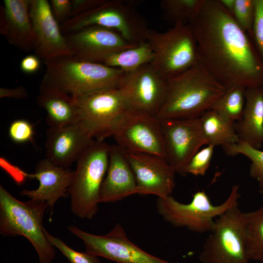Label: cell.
<instances>
[{"label":"cell","mask_w":263,"mask_h":263,"mask_svg":"<svg viewBox=\"0 0 263 263\" xmlns=\"http://www.w3.org/2000/svg\"><path fill=\"white\" fill-rule=\"evenodd\" d=\"M199 61L226 88L263 85V64L245 32L219 0H203L188 23Z\"/></svg>","instance_id":"obj_1"},{"label":"cell","mask_w":263,"mask_h":263,"mask_svg":"<svg viewBox=\"0 0 263 263\" xmlns=\"http://www.w3.org/2000/svg\"><path fill=\"white\" fill-rule=\"evenodd\" d=\"M226 90L198 61L168 79L166 97L156 117L159 120L199 117L211 109Z\"/></svg>","instance_id":"obj_2"},{"label":"cell","mask_w":263,"mask_h":263,"mask_svg":"<svg viewBox=\"0 0 263 263\" xmlns=\"http://www.w3.org/2000/svg\"><path fill=\"white\" fill-rule=\"evenodd\" d=\"M46 202L30 199L22 202L0 186V233L4 236L21 235L35 248L39 263H53L55 247L48 241L42 220Z\"/></svg>","instance_id":"obj_3"},{"label":"cell","mask_w":263,"mask_h":263,"mask_svg":"<svg viewBox=\"0 0 263 263\" xmlns=\"http://www.w3.org/2000/svg\"><path fill=\"white\" fill-rule=\"evenodd\" d=\"M42 62L46 66L44 76L72 96L120 88L128 75L117 68L73 57Z\"/></svg>","instance_id":"obj_4"},{"label":"cell","mask_w":263,"mask_h":263,"mask_svg":"<svg viewBox=\"0 0 263 263\" xmlns=\"http://www.w3.org/2000/svg\"><path fill=\"white\" fill-rule=\"evenodd\" d=\"M110 146L94 139L76 161L69 193L71 210L79 218L91 219L98 211Z\"/></svg>","instance_id":"obj_5"},{"label":"cell","mask_w":263,"mask_h":263,"mask_svg":"<svg viewBox=\"0 0 263 263\" xmlns=\"http://www.w3.org/2000/svg\"><path fill=\"white\" fill-rule=\"evenodd\" d=\"M240 197L239 186L234 185L228 197L218 205H213L204 191H198L188 204L178 202L171 195L158 198L156 208L163 219L174 226L199 233H209L214 227L215 219L238 205Z\"/></svg>","instance_id":"obj_6"},{"label":"cell","mask_w":263,"mask_h":263,"mask_svg":"<svg viewBox=\"0 0 263 263\" xmlns=\"http://www.w3.org/2000/svg\"><path fill=\"white\" fill-rule=\"evenodd\" d=\"M91 25L113 30L130 43L138 45L146 41L148 28L132 2L104 0L98 6L60 25L63 35Z\"/></svg>","instance_id":"obj_7"},{"label":"cell","mask_w":263,"mask_h":263,"mask_svg":"<svg viewBox=\"0 0 263 263\" xmlns=\"http://www.w3.org/2000/svg\"><path fill=\"white\" fill-rule=\"evenodd\" d=\"M146 41L154 53L150 64L167 79L187 71L199 61L195 39L189 24L177 23L163 32L149 29Z\"/></svg>","instance_id":"obj_8"},{"label":"cell","mask_w":263,"mask_h":263,"mask_svg":"<svg viewBox=\"0 0 263 263\" xmlns=\"http://www.w3.org/2000/svg\"><path fill=\"white\" fill-rule=\"evenodd\" d=\"M199 259L202 263H249L244 231V212L238 205L215 219Z\"/></svg>","instance_id":"obj_9"},{"label":"cell","mask_w":263,"mask_h":263,"mask_svg":"<svg viewBox=\"0 0 263 263\" xmlns=\"http://www.w3.org/2000/svg\"><path fill=\"white\" fill-rule=\"evenodd\" d=\"M109 136L127 153H149L165 158L160 121L154 115L128 109L110 130Z\"/></svg>","instance_id":"obj_10"},{"label":"cell","mask_w":263,"mask_h":263,"mask_svg":"<svg viewBox=\"0 0 263 263\" xmlns=\"http://www.w3.org/2000/svg\"><path fill=\"white\" fill-rule=\"evenodd\" d=\"M79 123L94 139L104 141L115 122L128 109L120 88L107 89L73 96Z\"/></svg>","instance_id":"obj_11"},{"label":"cell","mask_w":263,"mask_h":263,"mask_svg":"<svg viewBox=\"0 0 263 263\" xmlns=\"http://www.w3.org/2000/svg\"><path fill=\"white\" fill-rule=\"evenodd\" d=\"M68 230L83 243L86 252L117 263H178L165 261L144 251L128 238L120 224L104 235L91 234L76 226Z\"/></svg>","instance_id":"obj_12"},{"label":"cell","mask_w":263,"mask_h":263,"mask_svg":"<svg viewBox=\"0 0 263 263\" xmlns=\"http://www.w3.org/2000/svg\"><path fill=\"white\" fill-rule=\"evenodd\" d=\"M165 145V158L176 173L185 175L192 156L207 145L200 116L160 120Z\"/></svg>","instance_id":"obj_13"},{"label":"cell","mask_w":263,"mask_h":263,"mask_svg":"<svg viewBox=\"0 0 263 263\" xmlns=\"http://www.w3.org/2000/svg\"><path fill=\"white\" fill-rule=\"evenodd\" d=\"M73 58L102 63L110 56L137 45L127 41L117 32L97 25L85 27L64 35Z\"/></svg>","instance_id":"obj_14"},{"label":"cell","mask_w":263,"mask_h":263,"mask_svg":"<svg viewBox=\"0 0 263 263\" xmlns=\"http://www.w3.org/2000/svg\"><path fill=\"white\" fill-rule=\"evenodd\" d=\"M29 13L34 35V51L42 61L72 56L67 39L55 19L50 2L30 0Z\"/></svg>","instance_id":"obj_15"},{"label":"cell","mask_w":263,"mask_h":263,"mask_svg":"<svg viewBox=\"0 0 263 263\" xmlns=\"http://www.w3.org/2000/svg\"><path fill=\"white\" fill-rule=\"evenodd\" d=\"M168 79L150 63L128 74L121 88L129 109L156 116L165 100Z\"/></svg>","instance_id":"obj_16"},{"label":"cell","mask_w":263,"mask_h":263,"mask_svg":"<svg viewBox=\"0 0 263 263\" xmlns=\"http://www.w3.org/2000/svg\"><path fill=\"white\" fill-rule=\"evenodd\" d=\"M127 154L135 176L137 194L158 198L171 195L176 172L166 158L149 153Z\"/></svg>","instance_id":"obj_17"},{"label":"cell","mask_w":263,"mask_h":263,"mask_svg":"<svg viewBox=\"0 0 263 263\" xmlns=\"http://www.w3.org/2000/svg\"><path fill=\"white\" fill-rule=\"evenodd\" d=\"M94 140L78 122L61 128H49L46 132V158L59 166L68 168Z\"/></svg>","instance_id":"obj_18"},{"label":"cell","mask_w":263,"mask_h":263,"mask_svg":"<svg viewBox=\"0 0 263 263\" xmlns=\"http://www.w3.org/2000/svg\"><path fill=\"white\" fill-rule=\"evenodd\" d=\"M137 194L134 173L127 153L118 145L110 146L107 171L100 193L99 203H113Z\"/></svg>","instance_id":"obj_19"},{"label":"cell","mask_w":263,"mask_h":263,"mask_svg":"<svg viewBox=\"0 0 263 263\" xmlns=\"http://www.w3.org/2000/svg\"><path fill=\"white\" fill-rule=\"evenodd\" d=\"M73 174L68 168L59 166L45 157L38 163L33 174L39 181L38 188L23 189L20 193L30 199L46 202L52 210L57 200L69 192Z\"/></svg>","instance_id":"obj_20"},{"label":"cell","mask_w":263,"mask_h":263,"mask_svg":"<svg viewBox=\"0 0 263 263\" xmlns=\"http://www.w3.org/2000/svg\"><path fill=\"white\" fill-rule=\"evenodd\" d=\"M30 0H4L0 14V33L10 44L27 52L34 50Z\"/></svg>","instance_id":"obj_21"},{"label":"cell","mask_w":263,"mask_h":263,"mask_svg":"<svg viewBox=\"0 0 263 263\" xmlns=\"http://www.w3.org/2000/svg\"><path fill=\"white\" fill-rule=\"evenodd\" d=\"M37 101L46 112L49 128H61L78 122L77 110L73 96L45 76L39 87Z\"/></svg>","instance_id":"obj_22"},{"label":"cell","mask_w":263,"mask_h":263,"mask_svg":"<svg viewBox=\"0 0 263 263\" xmlns=\"http://www.w3.org/2000/svg\"><path fill=\"white\" fill-rule=\"evenodd\" d=\"M240 141L259 149L263 144V86L246 88L242 116L235 126Z\"/></svg>","instance_id":"obj_23"},{"label":"cell","mask_w":263,"mask_h":263,"mask_svg":"<svg viewBox=\"0 0 263 263\" xmlns=\"http://www.w3.org/2000/svg\"><path fill=\"white\" fill-rule=\"evenodd\" d=\"M201 127L207 145L223 147L240 140L233 122L210 109L200 116Z\"/></svg>","instance_id":"obj_24"},{"label":"cell","mask_w":263,"mask_h":263,"mask_svg":"<svg viewBox=\"0 0 263 263\" xmlns=\"http://www.w3.org/2000/svg\"><path fill=\"white\" fill-rule=\"evenodd\" d=\"M153 58V50L146 41L113 54L103 64L129 74L145 64L151 63Z\"/></svg>","instance_id":"obj_25"},{"label":"cell","mask_w":263,"mask_h":263,"mask_svg":"<svg viewBox=\"0 0 263 263\" xmlns=\"http://www.w3.org/2000/svg\"><path fill=\"white\" fill-rule=\"evenodd\" d=\"M244 231L246 247L250 260H263V206L244 212Z\"/></svg>","instance_id":"obj_26"},{"label":"cell","mask_w":263,"mask_h":263,"mask_svg":"<svg viewBox=\"0 0 263 263\" xmlns=\"http://www.w3.org/2000/svg\"><path fill=\"white\" fill-rule=\"evenodd\" d=\"M246 88L241 86L226 88L224 94L213 104L210 109L234 123L243 114L245 104Z\"/></svg>","instance_id":"obj_27"},{"label":"cell","mask_w":263,"mask_h":263,"mask_svg":"<svg viewBox=\"0 0 263 263\" xmlns=\"http://www.w3.org/2000/svg\"><path fill=\"white\" fill-rule=\"evenodd\" d=\"M203 0H163L160 6L163 17L172 22L188 24L196 15Z\"/></svg>","instance_id":"obj_28"},{"label":"cell","mask_w":263,"mask_h":263,"mask_svg":"<svg viewBox=\"0 0 263 263\" xmlns=\"http://www.w3.org/2000/svg\"><path fill=\"white\" fill-rule=\"evenodd\" d=\"M224 148L228 155L242 154L250 160V176L258 182L260 188H263V150L242 141L224 147Z\"/></svg>","instance_id":"obj_29"},{"label":"cell","mask_w":263,"mask_h":263,"mask_svg":"<svg viewBox=\"0 0 263 263\" xmlns=\"http://www.w3.org/2000/svg\"><path fill=\"white\" fill-rule=\"evenodd\" d=\"M232 16L244 32L252 34L255 17V0H235Z\"/></svg>","instance_id":"obj_30"},{"label":"cell","mask_w":263,"mask_h":263,"mask_svg":"<svg viewBox=\"0 0 263 263\" xmlns=\"http://www.w3.org/2000/svg\"><path fill=\"white\" fill-rule=\"evenodd\" d=\"M46 235L48 241L65 256L71 263H100L97 256L74 250L68 246L60 239L55 237L47 231Z\"/></svg>","instance_id":"obj_31"},{"label":"cell","mask_w":263,"mask_h":263,"mask_svg":"<svg viewBox=\"0 0 263 263\" xmlns=\"http://www.w3.org/2000/svg\"><path fill=\"white\" fill-rule=\"evenodd\" d=\"M215 146H207L198 150L191 158L185 169V174L203 176L209 167Z\"/></svg>","instance_id":"obj_32"},{"label":"cell","mask_w":263,"mask_h":263,"mask_svg":"<svg viewBox=\"0 0 263 263\" xmlns=\"http://www.w3.org/2000/svg\"><path fill=\"white\" fill-rule=\"evenodd\" d=\"M8 135L10 139L17 144L33 142L35 135L34 125L26 119L15 120L10 124Z\"/></svg>","instance_id":"obj_33"},{"label":"cell","mask_w":263,"mask_h":263,"mask_svg":"<svg viewBox=\"0 0 263 263\" xmlns=\"http://www.w3.org/2000/svg\"><path fill=\"white\" fill-rule=\"evenodd\" d=\"M255 17L252 35L259 51L260 59L263 64V0H255Z\"/></svg>","instance_id":"obj_34"},{"label":"cell","mask_w":263,"mask_h":263,"mask_svg":"<svg viewBox=\"0 0 263 263\" xmlns=\"http://www.w3.org/2000/svg\"><path fill=\"white\" fill-rule=\"evenodd\" d=\"M50 3L52 13L59 24H61L71 18V0H51Z\"/></svg>","instance_id":"obj_35"},{"label":"cell","mask_w":263,"mask_h":263,"mask_svg":"<svg viewBox=\"0 0 263 263\" xmlns=\"http://www.w3.org/2000/svg\"><path fill=\"white\" fill-rule=\"evenodd\" d=\"M104 0H73L71 18L85 13L101 4Z\"/></svg>","instance_id":"obj_36"},{"label":"cell","mask_w":263,"mask_h":263,"mask_svg":"<svg viewBox=\"0 0 263 263\" xmlns=\"http://www.w3.org/2000/svg\"><path fill=\"white\" fill-rule=\"evenodd\" d=\"M40 64V59L38 56L36 55H29L21 60L20 68L25 74H33L38 70Z\"/></svg>","instance_id":"obj_37"},{"label":"cell","mask_w":263,"mask_h":263,"mask_svg":"<svg viewBox=\"0 0 263 263\" xmlns=\"http://www.w3.org/2000/svg\"><path fill=\"white\" fill-rule=\"evenodd\" d=\"M28 93L25 88L18 86L14 88H0V97L11 98L16 99H25L28 96Z\"/></svg>","instance_id":"obj_38"},{"label":"cell","mask_w":263,"mask_h":263,"mask_svg":"<svg viewBox=\"0 0 263 263\" xmlns=\"http://www.w3.org/2000/svg\"><path fill=\"white\" fill-rule=\"evenodd\" d=\"M223 7L231 15L234 11L235 0H219Z\"/></svg>","instance_id":"obj_39"},{"label":"cell","mask_w":263,"mask_h":263,"mask_svg":"<svg viewBox=\"0 0 263 263\" xmlns=\"http://www.w3.org/2000/svg\"><path fill=\"white\" fill-rule=\"evenodd\" d=\"M259 191L260 194L263 196V188H260Z\"/></svg>","instance_id":"obj_40"},{"label":"cell","mask_w":263,"mask_h":263,"mask_svg":"<svg viewBox=\"0 0 263 263\" xmlns=\"http://www.w3.org/2000/svg\"><path fill=\"white\" fill-rule=\"evenodd\" d=\"M261 262L263 263V260L262 261H261Z\"/></svg>","instance_id":"obj_41"},{"label":"cell","mask_w":263,"mask_h":263,"mask_svg":"<svg viewBox=\"0 0 263 263\" xmlns=\"http://www.w3.org/2000/svg\"></svg>","instance_id":"obj_42"}]
</instances>
